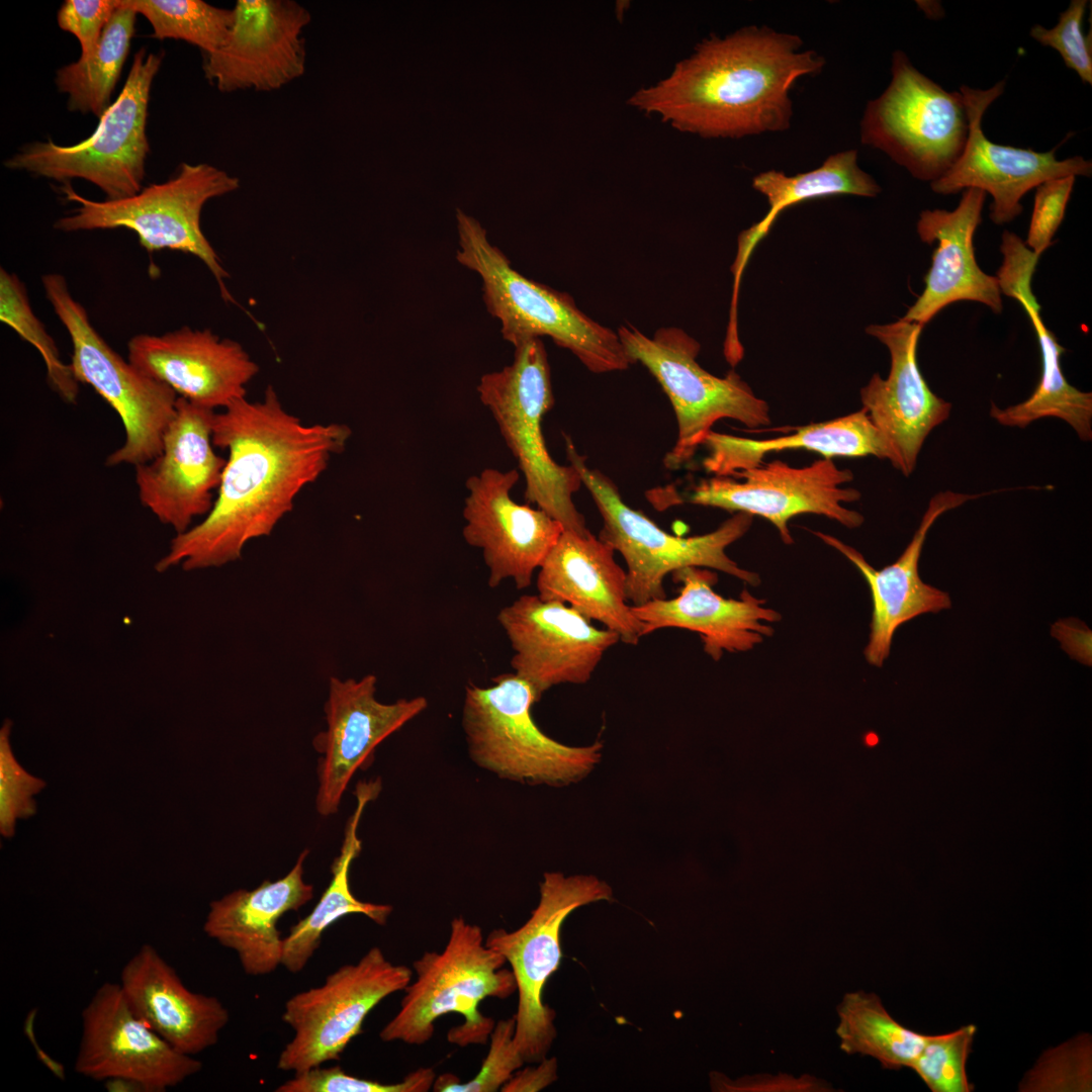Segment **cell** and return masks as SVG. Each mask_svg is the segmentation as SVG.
Wrapping results in <instances>:
<instances>
[{
	"label": "cell",
	"instance_id": "25",
	"mask_svg": "<svg viewBox=\"0 0 1092 1092\" xmlns=\"http://www.w3.org/2000/svg\"><path fill=\"white\" fill-rule=\"evenodd\" d=\"M962 493L951 490L934 494L925 510L912 540L892 564L875 569L853 547L822 532H813L824 543L843 554L864 577L872 596L873 616L869 643L864 649L867 661L882 666L889 656L892 640L898 627L925 614L937 613L951 606L949 596L923 582L918 563L927 533L934 522L969 500L990 494Z\"/></svg>",
	"mask_w": 1092,
	"mask_h": 1092
},
{
	"label": "cell",
	"instance_id": "26",
	"mask_svg": "<svg viewBox=\"0 0 1092 1092\" xmlns=\"http://www.w3.org/2000/svg\"><path fill=\"white\" fill-rule=\"evenodd\" d=\"M673 577L681 584L675 598L632 606L642 624L643 636L664 628L697 632L704 651L719 660L724 651L752 649L763 637L772 634L774 628L768 623L781 619L777 611L764 607L763 600L746 589L739 599L718 595L713 589L717 575L710 570L684 567L673 572Z\"/></svg>",
	"mask_w": 1092,
	"mask_h": 1092
},
{
	"label": "cell",
	"instance_id": "17",
	"mask_svg": "<svg viewBox=\"0 0 1092 1092\" xmlns=\"http://www.w3.org/2000/svg\"><path fill=\"white\" fill-rule=\"evenodd\" d=\"M1005 89V80L988 89L960 88L969 116V134L965 148L951 168L930 183L933 192L956 194L976 188L990 194V219L995 224L1012 221L1022 212L1021 198L1044 181L1092 173V163L1081 156L1059 160L1057 149L1036 152L1032 149L995 144L982 129L988 107Z\"/></svg>",
	"mask_w": 1092,
	"mask_h": 1092
},
{
	"label": "cell",
	"instance_id": "23",
	"mask_svg": "<svg viewBox=\"0 0 1092 1092\" xmlns=\"http://www.w3.org/2000/svg\"><path fill=\"white\" fill-rule=\"evenodd\" d=\"M922 329L902 318L866 329L888 348L891 366L886 379L879 373L872 376L860 389V400L885 442L887 460L907 477L930 432L951 412V403L937 396L920 372L917 346Z\"/></svg>",
	"mask_w": 1092,
	"mask_h": 1092
},
{
	"label": "cell",
	"instance_id": "32",
	"mask_svg": "<svg viewBox=\"0 0 1092 1092\" xmlns=\"http://www.w3.org/2000/svg\"><path fill=\"white\" fill-rule=\"evenodd\" d=\"M381 791L379 778L359 782L356 786V808L346 823L339 855L334 859L332 880L312 911L292 925L283 937L281 966L290 973L301 972L321 945L326 929L349 914H363L383 926L392 912L387 904L363 902L350 888L349 873L353 860L362 849L358 826L367 804L375 800Z\"/></svg>",
	"mask_w": 1092,
	"mask_h": 1092
},
{
	"label": "cell",
	"instance_id": "7",
	"mask_svg": "<svg viewBox=\"0 0 1092 1092\" xmlns=\"http://www.w3.org/2000/svg\"><path fill=\"white\" fill-rule=\"evenodd\" d=\"M512 364L481 376L477 392L522 471L524 497L545 511L565 530L585 532L584 517L573 494L582 485L577 470L554 461L542 432L544 416L554 404L551 371L541 338L515 345Z\"/></svg>",
	"mask_w": 1092,
	"mask_h": 1092
},
{
	"label": "cell",
	"instance_id": "13",
	"mask_svg": "<svg viewBox=\"0 0 1092 1092\" xmlns=\"http://www.w3.org/2000/svg\"><path fill=\"white\" fill-rule=\"evenodd\" d=\"M611 887L595 876L545 873L540 899L529 919L518 929H493L486 946L500 953L512 968L519 994L514 1041L525 1063H539L555 1037L554 1011L544 1004V987L557 971L562 952L560 931L577 908L610 900Z\"/></svg>",
	"mask_w": 1092,
	"mask_h": 1092
},
{
	"label": "cell",
	"instance_id": "29",
	"mask_svg": "<svg viewBox=\"0 0 1092 1092\" xmlns=\"http://www.w3.org/2000/svg\"><path fill=\"white\" fill-rule=\"evenodd\" d=\"M119 985L133 1011L174 1049L188 1056L216 1044L230 1020L219 999L189 990L175 969L149 943L125 963Z\"/></svg>",
	"mask_w": 1092,
	"mask_h": 1092
},
{
	"label": "cell",
	"instance_id": "44",
	"mask_svg": "<svg viewBox=\"0 0 1092 1092\" xmlns=\"http://www.w3.org/2000/svg\"><path fill=\"white\" fill-rule=\"evenodd\" d=\"M1088 5L1087 0H1073L1069 7L1060 14L1058 23L1052 28L1033 25L1030 36L1044 47L1056 50L1065 65L1076 72L1080 79L1092 84V42L1091 32L1083 33V19Z\"/></svg>",
	"mask_w": 1092,
	"mask_h": 1092
},
{
	"label": "cell",
	"instance_id": "18",
	"mask_svg": "<svg viewBox=\"0 0 1092 1092\" xmlns=\"http://www.w3.org/2000/svg\"><path fill=\"white\" fill-rule=\"evenodd\" d=\"M497 621L514 654V673L528 682L537 702L554 686L588 681L619 635L595 627L571 607L524 595L504 607Z\"/></svg>",
	"mask_w": 1092,
	"mask_h": 1092
},
{
	"label": "cell",
	"instance_id": "21",
	"mask_svg": "<svg viewBox=\"0 0 1092 1092\" xmlns=\"http://www.w3.org/2000/svg\"><path fill=\"white\" fill-rule=\"evenodd\" d=\"M215 412L178 397L176 415L168 426L161 453L134 466L141 504L176 535L205 517L214 504L226 459L212 443Z\"/></svg>",
	"mask_w": 1092,
	"mask_h": 1092
},
{
	"label": "cell",
	"instance_id": "4",
	"mask_svg": "<svg viewBox=\"0 0 1092 1092\" xmlns=\"http://www.w3.org/2000/svg\"><path fill=\"white\" fill-rule=\"evenodd\" d=\"M506 959L486 946L481 928L462 916L452 919L441 952L425 951L413 963L416 980L404 989L399 1010L381 1029V1040L423 1044L435 1030V1021L448 1013L464 1016V1023L448 1032V1041L462 1048L484 1043L495 1025L482 1015L486 997L506 999L517 991Z\"/></svg>",
	"mask_w": 1092,
	"mask_h": 1092
},
{
	"label": "cell",
	"instance_id": "38",
	"mask_svg": "<svg viewBox=\"0 0 1092 1092\" xmlns=\"http://www.w3.org/2000/svg\"><path fill=\"white\" fill-rule=\"evenodd\" d=\"M0 321L40 354L52 389L67 403H76L80 387L70 363H65L54 339L34 314L27 290L14 273L0 269Z\"/></svg>",
	"mask_w": 1092,
	"mask_h": 1092
},
{
	"label": "cell",
	"instance_id": "48",
	"mask_svg": "<svg viewBox=\"0 0 1092 1092\" xmlns=\"http://www.w3.org/2000/svg\"><path fill=\"white\" fill-rule=\"evenodd\" d=\"M711 1085L716 1091H819L826 1085H821L812 1077L795 1078L790 1075L770 1076L755 1075L738 1080H731L722 1074L711 1075Z\"/></svg>",
	"mask_w": 1092,
	"mask_h": 1092
},
{
	"label": "cell",
	"instance_id": "37",
	"mask_svg": "<svg viewBox=\"0 0 1092 1092\" xmlns=\"http://www.w3.org/2000/svg\"><path fill=\"white\" fill-rule=\"evenodd\" d=\"M122 4L142 14L153 27L158 39H179L213 54L228 40L234 11L213 6L202 0H121Z\"/></svg>",
	"mask_w": 1092,
	"mask_h": 1092
},
{
	"label": "cell",
	"instance_id": "50",
	"mask_svg": "<svg viewBox=\"0 0 1092 1092\" xmlns=\"http://www.w3.org/2000/svg\"><path fill=\"white\" fill-rule=\"evenodd\" d=\"M876 741H877V739H876V738H875L874 736H872V737H871V738L869 739V742H870L871 744H874V743H875Z\"/></svg>",
	"mask_w": 1092,
	"mask_h": 1092
},
{
	"label": "cell",
	"instance_id": "27",
	"mask_svg": "<svg viewBox=\"0 0 1092 1092\" xmlns=\"http://www.w3.org/2000/svg\"><path fill=\"white\" fill-rule=\"evenodd\" d=\"M614 552L588 530H564L539 567L537 595L571 607L616 632L620 641L636 645L643 637L642 624L629 604L626 571Z\"/></svg>",
	"mask_w": 1092,
	"mask_h": 1092
},
{
	"label": "cell",
	"instance_id": "28",
	"mask_svg": "<svg viewBox=\"0 0 1092 1092\" xmlns=\"http://www.w3.org/2000/svg\"><path fill=\"white\" fill-rule=\"evenodd\" d=\"M986 196L980 189L968 188L962 191L953 210L936 208L920 213L916 224L920 240L938 245L924 278L925 287L902 320L924 327L942 308L961 300L977 301L994 313L1002 312L997 279L979 267L975 256L974 236Z\"/></svg>",
	"mask_w": 1092,
	"mask_h": 1092
},
{
	"label": "cell",
	"instance_id": "2",
	"mask_svg": "<svg viewBox=\"0 0 1092 1092\" xmlns=\"http://www.w3.org/2000/svg\"><path fill=\"white\" fill-rule=\"evenodd\" d=\"M824 65L818 53L803 50L799 35L751 25L705 38L669 76L634 93L629 103L703 138L785 131L793 117L791 89Z\"/></svg>",
	"mask_w": 1092,
	"mask_h": 1092
},
{
	"label": "cell",
	"instance_id": "43",
	"mask_svg": "<svg viewBox=\"0 0 1092 1092\" xmlns=\"http://www.w3.org/2000/svg\"><path fill=\"white\" fill-rule=\"evenodd\" d=\"M11 726L6 720L0 730V833L5 838L14 835L18 819L35 814L33 796L46 787L44 781L30 775L15 758L9 741Z\"/></svg>",
	"mask_w": 1092,
	"mask_h": 1092
},
{
	"label": "cell",
	"instance_id": "42",
	"mask_svg": "<svg viewBox=\"0 0 1092 1092\" xmlns=\"http://www.w3.org/2000/svg\"><path fill=\"white\" fill-rule=\"evenodd\" d=\"M436 1073L432 1068H420L408 1073L397 1083L358 1078L347 1074L339 1066L311 1068L294 1073L293 1077L278 1086L276 1092H427L434 1084Z\"/></svg>",
	"mask_w": 1092,
	"mask_h": 1092
},
{
	"label": "cell",
	"instance_id": "45",
	"mask_svg": "<svg viewBox=\"0 0 1092 1092\" xmlns=\"http://www.w3.org/2000/svg\"><path fill=\"white\" fill-rule=\"evenodd\" d=\"M1075 179V176L1055 178L1035 188L1025 242L1032 251L1042 254L1053 244V238L1064 219Z\"/></svg>",
	"mask_w": 1092,
	"mask_h": 1092
},
{
	"label": "cell",
	"instance_id": "1",
	"mask_svg": "<svg viewBox=\"0 0 1092 1092\" xmlns=\"http://www.w3.org/2000/svg\"><path fill=\"white\" fill-rule=\"evenodd\" d=\"M351 434L344 424L303 425L272 386L260 401L243 397L215 413L212 443L229 457L213 507L172 539L156 569L191 571L240 559L248 542L269 536L292 511L297 494L344 451Z\"/></svg>",
	"mask_w": 1092,
	"mask_h": 1092
},
{
	"label": "cell",
	"instance_id": "8",
	"mask_svg": "<svg viewBox=\"0 0 1092 1092\" xmlns=\"http://www.w3.org/2000/svg\"><path fill=\"white\" fill-rule=\"evenodd\" d=\"M493 685L465 688L462 727L472 761L500 779L565 786L586 776L600 760L602 744L569 746L546 735L531 715L532 687L514 672Z\"/></svg>",
	"mask_w": 1092,
	"mask_h": 1092
},
{
	"label": "cell",
	"instance_id": "34",
	"mask_svg": "<svg viewBox=\"0 0 1092 1092\" xmlns=\"http://www.w3.org/2000/svg\"><path fill=\"white\" fill-rule=\"evenodd\" d=\"M1034 329L1041 356V375L1034 391L1024 401L999 408L991 403L990 416L1005 427L1026 428L1043 418L1066 422L1083 441L1092 439V393L1071 385L1062 370L1065 353L1055 335L1043 324L1040 311L1024 308Z\"/></svg>",
	"mask_w": 1092,
	"mask_h": 1092
},
{
	"label": "cell",
	"instance_id": "12",
	"mask_svg": "<svg viewBox=\"0 0 1092 1092\" xmlns=\"http://www.w3.org/2000/svg\"><path fill=\"white\" fill-rule=\"evenodd\" d=\"M860 142L885 153L914 178L932 183L961 156L969 116L961 91L949 92L918 71L902 51L892 55L891 81L870 100Z\"/></svg>",
	"mask_w": 1092,
	"mask_h": 1092
},
{
	"label": "cell",
	"instance_id": "6",
	"mask_svg": "<svg viewBox=\"0 0 1092 1092\" xmlns=\"http://www.w3.org/2000/svg\"><path fill=\"white\" fill-rule=\"evenodd\" d=\"M565 446L570 465L579 473L602 516L599 538L625 559L626 593L632 606L665 599L664 578L684 567H709L751 585L759 583L755 572L739 567L726 554V548L749 530L753 516L739 512L710 533L671 535L629 507L607 475L586 465L569 437H565Z\"/></svg>",
	"mask_w": 1092,
	"mask_h": 1092
},
{
	"label": "cell",
	"instance_id": "19",
	"mask_svg": "<svg viewBox=\"0 0 1092 1092\" xmlns=\"http://www.w3.org/2000/svg\"><path fill=\"white\" fill-rule=\"evenodd\" d=\"M376 684L374 674L359 679L330 677L327 727L312 740L322 755L315 799L322 816L339 811L351 779L358 769L370 765L375 748L428 707L422 696L382 703L375 696Z\"/></svg>",
	"mask_w": 1092,
	"mask_h": 1092
},
{
	"label": "cell",
	"instance_id": "39",
	"mask_svg": "<svg viewBox=\"0 0 1092 1092\" xmlns=\"http://www.w3.org/2000/svg\"><path fill=\"white\" fill-rule=\"evenodd\" d=\"M977 1032L968 1024L927 1039L910 1067L932 1092H970L974 1086L967 1075V1061Z\"/></svg>",
	"mask_w": 1092,
	"mask_h": 1092
},
{
	"label": "cell",
	"instance_id": "40",
	"mask_svg": "<svg viewBox=\"0 0 1092 1092\" xmlns=\"http://www.w3.org/2000/svg\"><path fill=\"white\" fill-rule=\"evenodd\" d=\"M1019 1091H1091V1037L1087 1033L1046 1050Z\"/></svg>",
	"mask_w": 1092,
	"mask_h": 1092
},
{
	"label": "cell",
	"instance_id": "3",
	"mask_svg": "<svg viewBox=\"0 0 1092 1092\" xmlns=\"http://www.w3.org/2000/svg\"><path fill=\"white\" fill-rule=\"evenodd\" d=\"M456 218V260L479 275L484 304L500 322L505 340L515 345L525 339L549 337L595 373L622 371L632 365L618 332L587 316L569 294L520 274L489 243L478 220L459 208Z\"/></svg>",
	"mask_w": 1092,
	"mask_h": 1092
},
{
	"label": "cell",
	"instance_id": "46",
	"mask_svg": "<svg viewBox=\"0 0 1092 1092\" xmlns=\"http://www.w3.org/2000/svg\"><path fill=\"white\" fill-rule=\"evenodd\" d=\"M1000 251L1003 262L995 276L1000 292L1014 298L1022 308L1040 311L1031 289V280L1041 254L1029 249L1017 235L1009 231L1002 235Z\"/></svg>",
	"mask_w": 1092,
	"mask_h": 1092
},
{
	"label": "cell",
	"instance_id": "24",
	"mask_svg": "<svg viewBox=\"0 0 1092 1092\" xmlns=\"http://www.w3.org/2000/svg\"><path fill=\"white\" fill-rule=\"evenodd\" d=\"M127 360L179 397L213 411L246 397V385L259 371L239 343L188 327L131 337Z\"/></svg>",
	"mask_w": 1092,
	"mask_h": 1092
},
{
	"label": "cell",
	"instance_id": "49",
	"mask_svg": "<svg viewBox=\"0 0 1092 1092\" xmlns=\"http://www.w3.org/2000/svg\"><path fill=\"white\" fill-rule=\"evenodd\" d=\"M556 1058H544L535 1067L517 1070L502 1087L503 1092H536L557 1080Z\"/></svg>",
	"mask_w": 1092,
	"mask_h": 1092
},
{
	"label": "cell",
	"instance_id": "15",
	"mask_svg": "<svg viewBox=\"0 0 1092 1092\" xmlns=\"http://www.w3.org/2000/svg\"><path fill=\"white\" fill-rule=\"evenodd\" d=\"M853 473L840 469L832 458L818 459L808 466L793 467L781 460L699 481L688 496L691 504L746 513L769 521L782 541L793 543L789 522L801 514H816L847 528H857L863 517L843 503L860 498L859 490L842 487Z\"/></svg>",
	"mask_w": 1092,
	"mask_h": 1092
},
{
	"label": "cell",
	"instance_id": "10",
	"mask_svg": "<svg viewBox=\"0 0 1092 1092\" xmlns=\"http://www.w3.org/2000/svg\"><path fill=\"white\" fill-rule=\"evenodd\" d=\"M46 298L72 342L71 368L79 383L90 385L118 415L124 442L107 466L147 463L161 453L164 434L176 415L178 395L123 359L99 335L85 307L59 273L42 275Z\"/></svg>",
	"mask_w": 1092,
	"mask_h": 1092
},
{
	"label": "cell",
	"instance_id": "35",
	"mask_svg": "<svg viewBox=\"0 0 1092 1092\" xmlns=\"http://www.w3.org/2000/svg\"><path fill=\"white\" fill-rule=\"evenodd\" d=\"M837 1014L840 1049L848 1055L871 1057L889 1070L910 1068L928 1036L898 1022L872 992L846 993Z\"/></svg>",
	"mask_w": 1092,
	"mask_h": 1092
},
{
	"label": "cell",
	"instance_id": "20",
	"mask_svg": "<svg viewBox=\"0 0 1092 1092\" xmlns=\"http://www.w3.org/2000/svg\"><path fill=\"white\" fill-rule=\"evenodd\" d=\"M225 43L203 55L205 78L220 92L278 90L305 72L309 11L293 0H238Z\"/></svg>",
	"mask_w": 1092,
	"mask_h": 1092
},
{
	"label": "cell",
	"instance_id": "31",
	"mask_svg": "<svg viewBox=\"0 0 1092 1092\" xmlns=\"http://www.w3.org/2000/svg\"><path fill=\"white\" fill-rule=\"evenodd\" d=\"M708 456L703 466L714 476L736 472L763 463L769 453L803 449L825 458L834 456L888 458L885 442L867 411L794 429V433L770 439H750L710 431L703 444Z\"/></svg>",
	"mask_w": 1092,
	"mask_h": 1092
},
{
	"label": "cell",
	"instance_id": "9",
	"mask_svg": "<svg viewBox=\"0 0 1092 1092\" xmlns=\"http://www.w3.org/2000/svg\"><path fill=\"white\" fill-rule=\"evenodd\" d=\"M163 56L146 49L135 53L118 97L86 140L70 146L51 140L27 144L5 161V167L62 183L84 179L108 200L140 192L150 152L146 132L150 92Z\"/></svg>",
	"mask_w": 1092,
	"mask_h": 1092
},
{
	"label": "cell",
	"instance_id": "14",
	"mask_svg": "<svg viewBox=\"0 0 1092 1092\" xmlns=\"http://www.w3.org/2000/svg\"><path fill=\"white\" fill-rule=\"evenodd\" d=\"M413 971L392 964L380 947H371L355 964L328 975L325 982L291 996L282 1020L293 1036L280 1052L277 1068L300 1073L340 1059L362 1032L366 1016L383 999L404 990Z\"/></svg>",
	"mask_w": 1092,
	"mask_h": 1092
},
{
	"label": "cell",
	"instance_id": "11",
	"mask_svg": "<svg viewBox=\"0 0 1092 1092\" xmlns=\"http://www.w3.org/2000/svg\"><path fill=\"white\" fill-rule=\"evenodd\" d=\"M632 364L641 363L668 397L677 438L663 464L675 470L694 457L715 423L732 419L754 429L770 424L767 402L734 371L718 377L697 361L700 344L678 328H661L647 337L633 326L617 331Z\"/></svg>",
	"mask_w": 1092,
	"mask_h": 1092
},
{
	"label": "cell",
	"instance_id": "41",
	"mask_svg": "<svg viewBox=\"0 0 1092 1092\" xmlns=\"http://www.w3.org/2000/svg\"><path fill=\"white\" fill-rule=\"evenodd\" d=\"M515 1017L495 1023L490 1033V1046L479 1072L466 1083L444 1073L436 1077L433 1091L437 1092H495L510 1080L525 1063L514 1041Z\"/></svg>",
	"mask_w": 1092,
	"mask_h": 1092
},
{
	"label": "cell",
	"instance_id": "5",
	"mask_svg": "<svg viewBox=\"0 0 1092 1092\" xmlns=\"http://www.w3.org/2000/svg\"><path fill=\"white\" fill-rule=\"evenodd\" d=\"M239 185L237 177L206 163H182L169 180L118 200H91L67 182L57 189L77 206L54 228L64 233L127 229L136 234L149 253L172 250L190 254L208 268L222 298L232 301L225 286L229 274L204 236L200 217L207 201L234 192Z\"/></svg>",
	"mask_w": 1092,
	"mask_h": 1092
},
{
	"label": "cell",
	"instance_id": "47",
	"mask_svg": "<svg viewBox=\"0 0 1092 1092\" xmlns=\"http://www.w3.org/2000/svg\"><path fill=\"white\" fill-rule=\"evenodd\" d=\"M119 7V0H66L58 11L61 29L80 43V58H89L98 48L103 31Z\"/></svg>",
	"mask_w": 1092,
	"mask_h": 1092
},
{
	"label": "cell",
	"instance_id": "16",
	"mask_svg": "<svg viewBox=\"0 0 1092 1092\" xmlns=\"http://www.w3.org/2000/svg\"><path fill=\"white\" fill-rule=\"evenodd\" d=\"M81 1017L74 1069L86 1078L161 1092L202 1069L199 1060L178 1052L133 1011L119 983L102 984Z\"/></svg>",
	"mask_w": 1092,
	"mask_h": 1092
},
{
	"label": "cell",
	"instance_id": "36",
	"mask_svg": "<svg viewBox=\"0 0 1092 1092\" xmlns=\"http://www.w3.org/2000/svg\"><path fill=\"white\" fill-rule=\"evenodd\" d=\"M136 15L119 0V7L106 25L95 53L57 71L55 82L59 91L68 95L69 110L100 117L111 105V95L134 34Z\"/></svg>",
	"mask_w": 1092,
	"mask_h": 1092
},
{
	"label": "cell",
	"instance_id": "22",
	"mask_svg": "<svg viewBox=\"0 0 1092 1092\" xmlns=\"http://www.w3.org/2000/svg\"><path fill=\"white\" fill-rule=\"evenodd\" d=\"M519 478L517 469L485 468L466 482L462 533L469 545L481 550L490 587L508 578L519 589L528 587L565 530L545 511L512 498Z\"/></svg>",
	"mask_w": 1092,
	"mask_h": 1092
},
{
	"label": "cell",
	"instance_id": "30",
	"mask_svg": "<svg viewBox=\"0 0 1092 1092\" xmlns=\"http://www.w3.org/2000/svg\"><path fill=\"white\" fill-rule=\"evenodd\" d=\"M308 852L302 850L283 878L264 881L253 890L233 891L210 903L203 930L237 953L246 975L266 976L281 965L283 937L277 923L313 898V886L303 880Z\"/></svg>",
	"mask_w": 1092,
	"mask_h": 1092
},
{
	"label": "cell",
	"instance_id": "33",
	"mask_svg": "<svg viewBox=\"0 0 1092 1092\" xmlns=\"http://www.w3.org/2000/svg\"><path fill=\"white\" fill-rule=\"evenodd\" d=\"M752 186L765 196L768 210L760 221L742 232L738 238V252L732 267L734 295L751 252L783 210L805 200L829 195L875 197L881 192L876 180L858 166L856 150L833 154L818 168L794 176L776 170L759 173L753 178Z\"/></svg>",
	"mask_w": 1092,
	"mask_h": 1092
}]
</instances>
